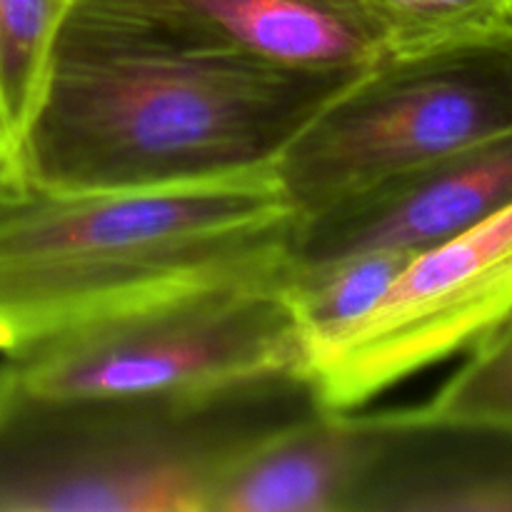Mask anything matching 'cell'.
<instances>
[{"label":"cell","instance_id":"4fadbf2b","mask_svg":"<svg viewBox=\"0 0 512 512\" xmlns=\"http://www.w3.org/2000/svg\"><path fill=\"white\" fill-rule=\"evenodd\" d=\"M388 53H420L512 28V0H360Z\"/></svg>","mask_w":512,"mask_h":512},{"label":"cell","instance_id":"30bf717a","mask_svg":"<svg viewBox=\"0 0 512 512\" xmlns=\"http://www.w3.org/2000/svg\"><path fill=\"white\" fill-rule=\"evenodd\" d=\"M375 443V415L320 408L245 453L208 512H350Z\"/></svg>","mask_w":512,"mask_h":512},{"label":"cell","instance_id":"52a82bcc","mask_svg":"<svg viewBox=\"0 0 512 512\" xmlns=\"http://www.w3.org/2000/svg\"><path fill=\"white\" fill-rule=\"evenodd\" d=\"M65 28L105 43L290 70H365L388 55L360 0H73Z\"/></svg>","mask_w":512,"mask_h":512},{"label":"cell","instance_id":"3957f363","mask_svg":"<svg viewBox=\"0 0 512 512\" xmlns=\"http://www.w3.org/2000/svg\"><path fill=\"white\" fill-rule=\"evenodd\" d=\"M325 408L305 373L185 395H48L0 365V512H208L245 453Z\"/></svg>","mask_w":512,"mask_h":512},{"label":"cell","instance_id":"7c38bea8","mask_svg":"<svg viewBox=\"0 0 512 512\" xmlns=\"http://www.w3.org/2000/svg\"><path fill=\"white\" fill-rule=\"evenodd\" d=\"M73 0H0V143L13 153Z\"/></svg>","mask_w":512,"mask_h":512},{"label":"cell","instance_id":"9a60e30c","mask_svg":"<svg viewBox=\"0 0 512 512\" xmlns=\"http://www.w3.org/2000/svg\"><path fill=\"white\" fill-rule=\"evenodd\" d=\"M0 153H5V148H3V143H0Z\"/></svg>","mask_w":512,"mask_h":512},{"label":"cell","instance_id":"5bb4252c","mask_svg":"<svg viewBox=\"0 0 512 512\" xmlns=\"http://www.w3.org/2000/svg\"><path fill=\"white\" fill-rule=\"evenodd\" d=\"M418 413L512 430V320L475 345L468 363Z\"/></svg>","mask_w":512,"mask_h":512},{"label":"cell","instance_id":"6da1fadb","mask_svg":"<svg viewBox=\"0 0 512 512\" xmlns=\"http://www.w3.org/2000/svg\"><path fill=\"white\" fill-rule=\"evenodd\" d=\"M298 223L273 168L55 190L0 153V353L195 290L283 288Z\"/></svg>","mask_w":512,"mask_h":512},{"label":"cell","instance_id":"7a4b0ae2","mask_svg":"<svg viewBox=\"0 0 512 512\" xmlns=\"http://www.w3.org/2000/svg\"><path fill=\"white\" fill-rule=\"evenodd\" d=\"M363 70L155 53L60 23L13 163L55 190L203 183L273 168Z\"/></svg>","mask_w":512,"mask_h":512},{"label":"cell","instance_id":"ba28073f","mask_svg":"<svg viewBox=\"0 0 512 512\" xmlns=\"http://www.w3.org/2000/svg\"><path fill=\"white\" fill-rule=\"evenodd\" d=\"M512 203V135L388 175L355 190L295 230L290 268L365 250L418 255L458 238Z\"/></svg>","mask_w":512,"mask_h":512},{"label":"cell","instance_id":"277c9868","mask_svg":"<svg viewBox=\"0 0 512 512\" xmlns=\"http://www.w3.org/2000/svg\"><path fill=\"white\" fill-rule=\"evenodd\" d=\"M512 135V28L388 53L345 85L273 165L298 215L388 175Z\"/></svg>","mask_w":512,"mask_h":512},{"label":"cell","instance_id":"5b68a950","mask_svg":"<svg viewBox=\"0 0 512 512\" xmlns=\"http://www.w3.org/2000/svg\"><path fill=\"white\" fill-rule=\"evenodd\" d=\"M5 365L48 395H185L308 375V335L280 285H238L80 325Z\"/></svg>","mask_w":512,"mask_h":512},{"label":"cell","instance_id":"8fae6325","mask_svg":"<svg viewBox=\"0 0 512 512\" xmlns=\"http://www.w3.org/2000/svg\"><path fill=\"white\" fill-rule=\"evenodd\" d=\"M410 258L393 250H365L310 268H290L283 293L308 335V348L363 318Z\"/></svg>","mask_w":512,"mask_h":512},{"label":"cell","instance_id":"8992f818","mask_svg":"<svg viewBox=\"0 0 512 512\" xmlns=\"http://www.w3.org/2000/svg\"><path fill=\"white\" fill-rule=\"evenodd\" d=\"M512 320V203L458 238L413 255L353 325L308 348L320 403L353 410Z\"/></svg>","mask_w":512,"mask_h":512},{"label":"cell","instance_id":"9c48e42d","mask_svg":"<svg viewBox=\"0 0 512 512\" xmlns=\"http://www.w3.org/2000/svg\"><path fill=\"white\" fill-rule=\"evenodd\" d=\"M350 512H512V430L378 413Z\"/></svg>","mask_w":512,"mask_h":512}]
</instances>
